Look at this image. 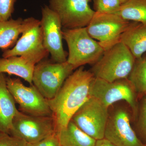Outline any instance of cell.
<instances>
[{"mask_svg": "<svg viewBox=\"0 0 146 146\" xmlns=\"http://www.w3.org/2000/svg\"><path fill=\"white\" fill-rule=\"evenodd\" d=\"M56 133L52 116H34L18 110L12 121L9 135L27 143H36Z\"/></svg>", "mask_w": 146, "mask_h": 146, "instance_id": "8", "label": "cell"}, {"mask_svg": "<svg viewBox=\"0 0 146 146\" xmlns=\"http://www.w3.org/2000/svg\"><path fill=\"white\" fill-rule=\"evenodd\" d=\"M109 108L93 97L80 107L71 121L81 130L96 140L104 138Z\"/></svg>", "mask_w": 146, "mask_h": 146, "instance_id": "7", "label": "cell"}, {"mask_svg": "<svg viewBox=\"0 0 146 146\" xmlns=\"http://www.w3.org/2000/svg\"><path fill=\"white\" fill-rule=\"evenodd\" d=\"M62 33L68 48L67 61L75 70L86 64L94 65L104 53V49L89 35L86 27L63 29Z\"/></svg>", "mask_w": 146, "mask_h": 146, "instance_id": "3", "label": "cell"}, {"mask_svg": "<svg viewBox=\"0 0 146 146\" xmlns=\"http://www.w3.org/2000/svg\"><path fill=\"white\" fill-rule=\"evenodd\" d=\"M23 29L22 18L0 21V49L5 50L16 44Z\"/></svg>", "mask_w": 146, "mask_h": 146, "instance_id": "18", "label": "cell"}, {"mask_svg": "<svg viewBox=\"0 0 146 146\" xmlns=\"http://www.w3.org/2000/svg\"><path fill=\"white\" fill-rule=\"evenodd\" d=\"M95 11L98 13L115 14L122 3L119 0H94Z\"/></svg>", "mask_w": 146, "mask_h": 146, "instance_id": "21", "label": "cell"}, {"mask_svg": "<svg viewBox=\"0 0 146 146\" xmlns=\"http://www.w3.org/2000/svg\"><path fill=\"white\" fill-rule=\"evenodd\" d=\"M74 70L67 61L59 63L51 60H42L35 65L33 84L45 98L52 99Z\"/></svg>", "mask_w": 146, "mask_h": 146, "instance_id": "5", "label": "cell"}, {"mask_svg": "<svg viewBox=\"0 0 146 146\" xmlns=\"http://www.w3.org/2000/svg\"><path fill=\"white\" fill-rule=\"evenodd\" d=\"M135 91L128 78L109 82L95 78L90 89V97L99 101L109 108L116 102H126L133 112L136 111Z\"/></svg>", "mask_w": 146, "mask_h": 146, "instance_id": "10", "label": "cell"}, {"mask_svg": "<svg viewBox=\"0 0 146 146\" xmlns=\"http://www.w3.org/2000/svg\"><path fill=\"white\" fill-rule=\"evenodd\" d=\"M94 146H115L109 141L104 138L103 139L96 140Z\"/></svg>", "mask_w": 146, "mask_h": 146, "instance_id": "26", "label": "cell"}, {"mask_svg": "<svg viewBox=\"0 0 146 146\" xmlns=\"http://www.w3.org/2000/svg\"><path fill=\"white\" fill-rule=\"evenodd\" d=\"M120 42L127 47L136 59L141 58L146 52V25L131 22L121 35Z\"/></svg>", "mask_w": 146, "mask_h": 146, "instance_id": "15", "label": "cell"}, {"mask_svg": "<svg viewBox=\"0 0 146 146\" xmlns=\"http://www.w3.org/2000/svg\"><path fill=\"white\" fill-rule=\"evenodd\" d=\"M115 14L126 21L146 25V0H127Z\"/></svg>", "mask_w": 146, "mask_h": 146, "instance_id": "19", "label": "cell"}, {"mask_svg": "<svg viewBox=\"0 0 146 146\" xmlns=\"http://www.w3.org/2000/svg\"><path fill=\"white\" fill-rule=\"evenodd\" d=\"M136 60L127 47L119 42L105 51L90 71L95 78L109 82L127 79Z\"/></svg>", "mask_w": 146, "mask_h": 146, "instance_id": "2", "label": "cell"}, {"mask_svg": "<svg viewBox=\"0 0 146 146\" xmlns=\"http://www.w3.org/2000/svg\"><path fill=\"white\" fill-rule=\"evenodd\" d=\"M26 146H60L58 136L56 133H54L47 138L36 142L27 143Z\"/></svg>", "mask_w": 146, "mask_h": 146, "instance_id": "25", "label": "cell"}, {"mask_svg": "<svg viewBox=\"0 0 146 146\" xmlns=\"http://www.w3.org/2000/svg\"><path fill=\"white\" fill-rule=\"evenodd\" d=\"M90 0H50L51 9L60 19L63 29L85 27L96 13L90 7Z\"/></svg>", "mask_w": 146, "mask_h": 146, "instance_id": "12", "label": "cell"}, {"mask_svg": "<svg viewBox=\"0 0 146 146\" xmlns=\"http://www.w3.org/2000/svg\"><path fill=\"white\" fill-rule=\"evenodd\" d=\"M16 0H0V21L10 19Z\"/></svg>", "mask_w": 146, "mask_h": 146, "instance_id": "23", "label": "cell"}, {"mask_svg": "<svg viewBox=\"0 0 146 146\" xmlns=\"http://www.w3.org/2000/svg\"><path fill=\"white\" fill-rule=\"evenodd\" d=\"M35 65L21 56L3 57L0 58V73L17 76L31 85Z\"/></svg>", "mask_w": 146, "mask_h": 146, "instance_id": "16", "label": "cell"}, {"mask_svg": "<svg viewBox=\"0 0 146 146\" xmlns=\"http://www.w3.org/2000/svg\"><path fill=\"white\" fill-rule=\"evenodd\" d=\"M145 146H146V144H145Z\"/></svg>", "mask_w": 146, "mask_h": 146, "instance_id": "28", "label": "cell"}, {"mask_svg": "<svg viewBox=\"0 0 146 146\" xmlns=\"http://www.w3.org/2000/svg\"><path fill=\"white\" fill-rule=\"evenodd\" d=\"M131 23L117 14L96 12L86 28L89 35L98 40L105 51L120 42L121 35Z\"/></svg>", "mask_w": 146, "mask_h": 146, "instance_id": "6", "label": "cell"}, {"mask_svg": "<svg viewBox=\"0 0 146 146\" xmlns=\"http://www.w3.org/2000/svg\"><path fill=\"white\" fill-rule=\"evenodd\" d=\"M22 34L13 48L4 51L3 57L21 56L36 65L49 55L43 43L40 21L33 17L24 20Z\"/></svg>", "mask_w": 146, "mask_h": 146, "instance_id": "4", "label": "cell"}, {"mask_svg": "<svg viewBox=\"0 0 146 146\" xmlns=\"http://www.w3.org/2000/svg\"><path fill=\"white\" fill-rule=\"evenodd\" d=\"M27 142L21 138L0 132V146H26Z\"/></svg>", "mask_w": 146, "mask_h": 146, "instance_id": "24", "label": "cell"}, {"mask_svg": "<svg viewBox=\"0 0 146 146\" xmlns=\"http://www.w3.org/2000/svg\"><path fill=\"white\" fill-rule=\"evenodd\" d=\"M104 138L115 146H145L131 127L128 111L122 106L109 110Z\"/></svg>", "mask_w": 146, "mask_h": 146, "instance_id": "11", "label": "cell"}, {"mask_svg": "<svg viewBox=\"0 0 146 146\" xmlns=\"http://www.w3.org/2000/svg\"><path fill=\"white\" fill-rule=\"evenodd\" d=\"M60 146H94L96 140L81 130L71 121L58 133Z\"/></svg>", "mask_w": 146, "mask_h": 146, "instance_id": "17", "label": "cell"}, {"mask_svg": "<svg viewBox=\"0 0 146 146\" xmlns=\"http://www.w3.org/2000/svg\"><path fill=\"white\" fill-rule=\"evenodd\" d=\"M6 78L4 74L0 73V132L9 134L13 118L18 110L7 88Z\"/></svg>", "mask_w": 146, "mask_h": 146, "instance_id": "14", "label": "cell"}, {"mask_svg": "<svg viewBox=\"0 0 146 146\" xmlns=\"http://www.w3.org/2000/svg\"><path fill=\"white\" fill-rule=\"evenodd\" d=\"M94 78L91 71L81 66L66 79L54 98L47 100L52 112L56 133L67 126L74 114L89 99Z\"/></svg>", "mask_w": 146, "mask_h": 146, "instance_id": "1", "label": "cell"}, {"mask_svg": "<svg viewBox=\"0 0 146 146\" xmlns=\"http://www.w3.org/2000/svg\"><path fill=\"white\" fill-rule=\"evenodd\" d=\"M145 58H146V57Z\"/></svg>", "mask_w": 146, "mask_h": 146, "instance_id": "30", "label": "cell"}, {"mask_svg": "<svg viewBox=\"0 0 146 146\" xmlns=\"http://www.w3.org/2000/svg\"><path fill=\"white\" fill-rule=\"evenodd\" d=\"M120 1H121V2L122 3H123L125 2L127 0H119Z\"/></svg>", "mask_w": 146, "mask_h": 146, "instance_id": "27", "label": "cell"}, {"mask_svg": "<svg viewBox=\"0 0 146 146\" xmlns=\"http://www.w3.org/2000/svg\"><path fill=\"white\" fill-rule=\"evenodd\" d=\"M135 92L146 93V59L142 57L136 59L132 71L128 78Z\"/></svg>", "mask_w": 146, "mask_h": 146, "instance_id": "20", "label": "cell"}, {"mask_svg": "<svg viewBox=\"0 0 146 146\" xmlns=\"http://www.w3.org/2000/svg\"><path fill=\"white\" fill-rule=\"evenodd\" d=\"M7 85L21 112L34 116H52L47 100L33 84L25 86L21 79L6 78Z\"/></svg>", "mask_w": 146, "mask_h": 146, "instance_id": "9", "label": "cell"}, {"mask_svg": "<svg viewBox=\"0 0 146 146\" xmlns=\"http://www.w3.org/2000/svg\"><path fill=\"white\" fill-rule=\"evenodd\" d=\"M42 14L40 25L45 48L50 54L52 61L66 62L68 55L63 49V29L59 17L47 5L42 7Z\"/></svg>", "mask_w": 146, "mask_h": 146, "instance_id": "13", "label": "cell"}, {"mask_svg": "<svg viewBox=\"0 0 146 146\" xmlns=\"http://www.w3.org/2000/svg\"><path fill=\"white\" fill-rule=\"evenodd\" d=\"M138 128L139 134L146 144V97L142 100L140 108Z\"/></svg>", "mask_w": 146, "mask_h": 146, "instance_id": "22", "label": "cell"}, {"mask_svg": "<svg viewBox=\"0 0 146 146\" xmlns=\"http://www.w3.org/2000/svg\"><path fill=\"white\" fill-rule=\"evenodd\" d=\"M145 95H146V94H145Z\"/></svg>", "mask_w": 146, "mask_h": 146, "instance_id": "29", "label": "cell"}]
</instances>
